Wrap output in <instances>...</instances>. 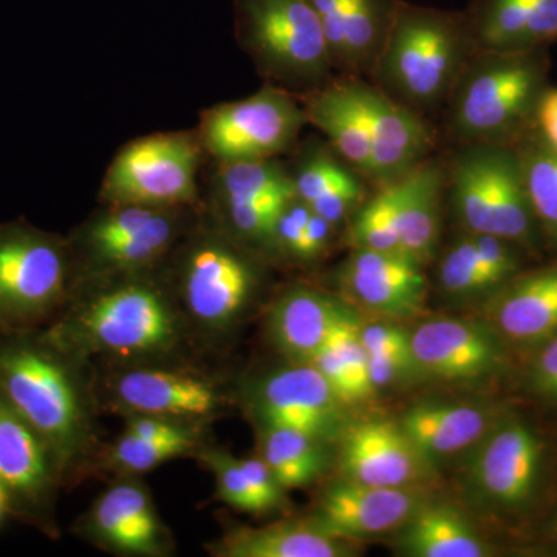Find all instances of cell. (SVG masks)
<instances>
[{
  "label": "cell",
  "instance_id": "32",
  "mask_svg": "<svg viewBox=\"0 0 557 557\" xmlns=\"http://www.w3.org/2000/svg\"><path fill=\"white\" fill-rule=\"evenodd\" d=\"M307 121L329 139L330 148L362 178L373 182V153L368 134L355 110L344 100L333 79L324 87L298 95Z\"/></svg>",
  "mask_w": 557,
  "mask_h": 557
},
{
  "label": "cell",
  "instance_id": "4",
  "mask_svg": "<svg viewBox=\"0 0 557 557\" xmlns=\"http://www.w3.org/2000/svg\"><path fill=\"white\" fill-rule=\"evenodd\" d=\"M548 76L547 49L475 51L445 106L450 137L515 146L536 129Z\"/></svg>",
  "mask_w": 557,
  "mask_h": 557
},
{
  "label": "cell",
  "instance_id": "11",
  "mask_svg": "<svg viewBox=\"0 0 557 557\" xmlns=\"http://www.w3.org/2000/svg\"><path fill=\"white\" fill-rule=\"evenodd\" d=\"M200 138L170 132L138 138L113 159L102 183L108 203L180 209L197 199Z\"/></svg>",
  "mask_w": 557,
  "mask_h": 557
},
{
  "label": "cell",
  "instance_id": "37",
  "mask_svg": "<svg viewBox=\"0 0 557 557\" xmlns=\"http://www.w3.org/2000/svg\"><path fill=\"white\" fill-rule=\"evenodd\" d=\"M180 457H189V454L177 446L161 445L123 431L115 442L110 445L106 443L98 460L97 475L110 474L113 478L141 475L143 478L146 472Z\"/></svg>",
  "mask_w": 557,
  "mask_h": 557
},
{
  "label": "cell",
  "instance_id": "24",
  "mask_svg": "<svg viewBox=\"0 0 557 557\" xmlns=\"http://www.w3.org/2000/svg\"><path fill=\"white\" fill-rule=\"evenodd\" d=\"M348 311L346 304L327 293L309 285H292L270 304L267 333L287 361L310 364Z\"/></svg>",
  "mask_w": 557,
  "mask_h": 557
},
{
  "label": "cell",
  "instance_id": "39",
  "mask_svg": "<svg viewBox=\"0 0 557 557\" xmlns=\"http://www.w3.org/2000/svg\"><path fill=\"white\" fill-rule=\"evenodd\" d=\"M194 457L214 475L215 496L222 504L237 511L259 516L258 504L252 496L247 475L240 467L239 458L234 457L230 450L212 446L211 443L201 446Z\"/></svg>",
  "mask_w": 557,
  "mask_h": 557
},
{
  "label": "cell",
  "instance_id": "41",
  "mask_svg": "<svg viewBox=\"0 0 557 557\" xmlns=\"http://www.w3.org/2000/svg\"><path fill=\"white\" fill-rule=\"evenodd\" d=\"M313 211L298 197L289 200L274 225L273 237H271V255L288 256L295 259L296 249L299 247L300 237L306 231L307 223Z\"/></svg>",
  "mask_w": 557,
  "mask_h": 557
},
{
  "label": "cell",
  "instance_id": "18",
  "mask_svg": "<svg viewBox=\"0 0 557 557\" xmlns=\"http://www.w3.org/2000/svg\"><path fill=\"white\" fill-rule=\"evenodd\" d=\"M544 445L520 420L497 421L474 446L468 479L493 507L520 509L533 500L541 480Z\"/></svg>",
  "mask_w": 557,
  "mask_h": 557
},
{
  "label": "cell",
  "instance_id": "44",
  "mask_svg": "<svg viewBox=\"0 0 557 557\" xmlns=\"http://www.w3.org/2000/svg\"><path fill=\"white\" fill-rule=\"evenodd\" d=\"M336 226L322 219L321 215L311 214L309 223H307L306 231L300 237L299 247L296 249L295 259L309 262L324 255L325 249L329 248L330 240H332L333 231Z\"/></svg>",
  "mask_w": 557,
  "mask_h": 557
},
{
  "label": "cell",
  "instance_id": "22",
  "mask_svg": "<svg viewBox=\"0 0 557 557\" xmlns=\"http://www.w3.org/2000/svg\"><path fill=\"white\" fill-rule=\"evenodd\" d=\"M410 344L420 372L446 381L483 379L502 366L496 333L480 322H424L410 333Z\"/></svg>",
  "mask_w": 557,
  "mask_h": 557
},
{
  "label": "cell",
  "instance_id": "7",
  "mask_svg": "<svg viewBox=\"0 0 557 557\" xmlns=\"http://www.w3.org/2000/svg\"><path fill=\"white\" fill-rule=\"evenodd\" d=\"M73 288L67 239L25 220L0 225V332L46 329Z\"/></svg>",
  "mask_w": 557,
  "mask_h": 557
},
{
  "label": "cell",
  "instance_id": "38",
  "mask_svg": "<svg viewBox=\"0 0 557 557\" xmlns=\"http://www.w3.org/2000/svg\"><path fill=\"white\" fill-rule=\"evenodd\" d=\"M348 242L351 248L401 252L395 230L394 189L391 183L380 186L379 193L372 199L362 201L361 207L354 212Z\"/></svg>",
  "mask_w": 557,
  "mask_h": 557
},
{
  "label": "cell",
  "instance_id": "12",
  "mask_svg": "<svg viewBox=\"0 0 557 557\" xmlns=\"http://www.w3.org/2000/svg\"><path fill=\"white\" fill-rule=\"evenodd\" d=\"M306 124L298 95L270 83L251 97L209 109L199 138L220 163L270 160L292 148Z\"/></svg>",
  "mask_w": 557,
  "mask_h": 557
},
{
  "label": "cell",
  "instance_id": "14",
  "mask_svg": "<svg viewBox=\"0 0 557 557\" xmlns=\"http://www.w3.org/2000/svg\"><path fill=\"white\" fill-rule=\"evenodd\" d=\"M240 401L256 428H285L324 443L339 440L344 401L313 364L292 362L247 384Z\"/></svg>",
  "mask_w": 557,
  "mask_h": 557
},
{
  "label": "cell",
  "instance_id": "5",
  "mask_svg": "<svg viewBox=\"0 0 557 557\" xmlns=\"http://www.w3.org/2000/svg\"><path fill=\"white\" fill-rule=\"evenodd\" d=\"M247 249L219 226L194 234L180 252L172 287L200 355L219 350L255 304L260 273Z\"/></svg>",
  "mask_w": 557,
  "mask_h": 557
},
{
  "label": "cell",
  "instance_id": "9",
  "mask_svg": "<svg viewBox=\"0 0 557 557\" xmlns=\"http://www.w3.org/2000/svg\"><path fill=\"white\" fill-rule=\"evenodd\" d=\"M101 412L150 416L211 428L225 416L230 388L199 362L94 366Z\"/></svg>",
  "mask_w": 557,
  "mask_h": 557
},
{
  "label": "cell",
  "instance_id": "2",
  "mask_svg": "<svg viewBox=\"0 0 557 557\" xmlns=\"http://www.w3.org/2000/svg\"><path fill=\"white\" fill-rule=\"evenodd\" d=\"M0 395L49 443L65 490L97 475L106 443L90 362L54 344L44 329L0 332Z\"/></svg>",
  "mask_w": 557,
  "mask_h": 557
},
{
  "label": "cell",
  "instance_id": "1",
  "mask_svg": "<svg viewBox=\"0 0 557 557\" xmlns=\"http://www.w3.org/2000/svg\"><path fill=\"white\" fill-rule=\"evenodd\" d=\"M156 271L76 285L44 332L91 366L199 362L172 282Z\"/></svg>",
  "mask_w": 557,
  "mask_h": 557
},
{
  "label": "cell",
  "instance_id": "17",
  "mask_svg": "<svg viewBox=\"0 0 557 557\" xmlns=\"http://www.w3.org/2000/svg\"><path fill=\"white\" fill-rule=\"evenodd\" d=\"M295 197L292 174L274 159L220 163V228L247 248L269 252L278 214Z\"/></svg>",
  "mask_w": 557,
  "mask_h": 557
},
{
  "label": "cell",
  "instance_id": "35",
  "mask_svg": "<svg viewBox=\"0 0 557 557\" xmlns=\"http://www.w3.org/2000/svg\"><path fill=\"white\" fill-rule=\"evenodd\" d=\"M539 231L557 244V152L536 129L515 145Z\"/></svg>",
  "mask_w": 557,
  "mask_h": 557
},
{
  "label": "cell",
  "instance_id": "45",
  "mask_svg": "<svg viewBox=\"0 0 557 557\" xmlns=\"http://www.w3.org/2000/svg\"><path fill=\"white\" fill-rule=\"evenodd\" d=\"M533 384L539 394L557 399V335L544 344L534 362Z\"/></svg>",
  "mask_w": 557,
  "mask_h": 557
},
{
  "label": "cell",
  "instance_id": "28",
  "mask_svg": "<svg viewBox=\"0 0 557 557\" xmlns=\"http://www.w3.org/2000/svg\"><path fill=\"white\" fill-rule=\"evenodd\" d=\"M205 548L214 557H346L355 552L350 541L329 533L311 516L260 528L233 527Z\"/></svg>",
  "mask_w": 557,
  "mask_h": 557
},
{
  "label": "cell",
  "instance_id": "19",
  "mask_svg": "<svg viewBox=\"0 0 557 557\" xmlns=\"http://www.w3.org/2000/svg\"><path fill=\"white\" fill-rule=\"evenodd\" d=\"M344 78H370L386 44L399 0H307Z\"/></svg>",
  "mask_w": 557,
  "mask_h": 557
},
{
  "label": "cell",
  "instance_id": "43",
  "mask_svg": "<svg viewBox=\"0 0 557 557\" xmlns=\"http://www.w3.org/2000/svg\"><path fill=\"white\" fill-rule=\"evenodd\" d=\"M368 355L410 347V333L392 324H369L359 329Z\"/></svg>",
  "mask_w": 557,
  "mask_h": 557
},
{
  "label": "cell",
  "instance_id": "34",
  "mask_svg": "<svg viewBox=\"0 0 557 557\" xmlns=\"http://www.w3.org/2000/svg\"><path fill=\"white\" fill-rule=\"evenodd\" d=\"M258 429L259 457L285 490L317 482L329 469L327 443L285 428Z\"/></svg>",
  "mask_w": 557,
  "mask_h": 557
},
{
  "label": "cell",
  "instance_id": "16",
  "mask_svg": "<svg viewBox=\"0 0 557 557\" xmlns=\"http://www.w3.org/2000/svg\"><path fill=\"white\" fill-rule=\"evenodd\" d=\"M73 533L121 557H171L175 542L141 475H119L95 498Z\"/></svg>",
  "mask_w": 557,
  "mask_h": 557
},
{
  "label": "cell",
  "instance_id": "6",
  "mask_svg": "<svg viewBox=\"0 0 557 557\" xmlns=\"http://www.w3.org/2000/svg\"><path fill=\"white\" fill-rule=\"evenodd\" d=\"M445 172L454 209L467 233L496 236L519 248L533 247L539 226L515 146L458 145Z\"/></svg>",
  "mask_w": 557,
  "mask_h": 557
},
{
  "label": "cell",
  "instance_id": "8",
  "mask_svg": "<svg viewBox=\"0 0 557 557\" xmlns=\"http://www.w3.org/2000/svg\"><path fill=\"white\" fill-rule=\"evenodd\" d=\"M236 35L271 84L307 94L335 78L327 40L307 0H236Z\"/></svg>",
  "mask_w": 557,
  "mask_h": 557
},
{
  "label": "cell",
  "instance_id": "20",
  "mask_svg": "<svg viewBox=\"0 0 557 557\" xmlns=\"http://www.w3.org/2000/svg\"><path fill=\"white\" fill-rule=\"evenodd\" d=\"M339 463L346 479L372 486L413 487L431 474V461L394 421L369 420L341 434Z\"/></svg>",
  "mask_w": 557,
  "mask_h": 557
},
{
  "label": "cell",
  "instance_id": "10",
  "mask_svg": "<svg viewBox=\"0 0 557 557\" xmlns=\"http://www.w3.org/2000/svg\"><path fill=\"white\" fill-rule=\"evenodd\" d=\"M182 211L109 203L67 239L75 287L95 278L159 269L185 233Z\"/></svg>",
  "mask_w": 557,
  "mask_h": 557
},
{
  "label": "cell",
  "instance_id": "27",
  "mask_svg": "<svg viewBox=\"0 0 557 557\" xmlns=\"http://www.w3.org/2000/svg\"><path fill=\"white\" fill-rule=\"evenodd\" d=\"M491 319L518 344H545L557 335V263L516 274L493 293Z\"/></svg>",
  "mask_w": 557,
  "mask_h": 557
},
{
  "label": "cell",
  "instance_id": "46",
  "mask_svg": "<svg viewBox=\"0 0 557 557\" xmlns=\"http://www.w3.org/2000/svg\"><path fill=\"white\" fill-rule=\"evenodd\" d=\"M536 132L557 152V87L549 86L539 102Z\"/></svg>",
  "mask_w": 557,
  "mask_h": 557
},
{
  "label": "cell",
  "instance_id": "31",
  "mask_svg": "<svg viewBox=\"0 0 557 557\" xmlns=\"http://www.w3.org/2000/svg\"><path fill=\"white\" fill-rule=\"evenodd\" d=\"M399 549L412 557H485L491 547L458 509L423 504L401 527Z\"/></svg>",
  "mask_w": 557,
  "mask_h": 557
},
{
  "label": "cell",
  "instance_id": "36",
  "mask_svg": "<svg viewBox=\"0 0 557 557\" xmlns=\"http://www.w3.org/2000/svg\"><path fill=\"white\" fill-rule=\"evenodd\" d=\"M440 287L458 299L496 293L505 282L494 273L480 251L475 234L467 233L450 245L440 260Z\"/></svg>",
  "mask_w": 557,
  "mask_h": 557
},
{
  "label": "cell",
  "instance_id": "13",
  "mask_svg": "<svg viewBox=\"0 0 557 557\" xmlns=\"http://www.w3.org/2000/svg\"><path fill=\"white\" fill-rule=\"evenodd\" d=\"M0 487L11 518L60 539L58 502L65 490L58 458L42 435L0 395Z\"/></svg>",
  "mask_w": 557,
  "mask_h": 557
},
{
  "label": "cell",
  "instance_id": "33",
  "mask_svg": "<svg viewBox=\"0 0 557 557\" xmlns=\"http://www.w3.org/2000/svg\"><path fill=\"white\" fill-rule=\"evenodd\" d=\"M359 329L361 324L354 311H348L310 362L325 376L344 405L368 399L376 391L370 380L368 351L362 346Z\"/></svg>",
  "mask_w": 557,
  "mask_h": 557
},
{
  "label": "cell",
  "instance_id": "40",
  "mask_svg": "<svg viewBox=\"0 0 557 557\" xmlns=\"http://www.w3.org/2000/svg\"><path fill=\"white\" fill-rule=\"evenodd\" d=\"M239 461L258 504L259 516L282 511L288 507V498L285 496L287 490L278 483L276 475L262 458H239Z\"/></svg>",
  "mask_w": 557,
  "mask_h": 557
},
{
  "label": "cell",
  "instance_id": "15",
  "mask_svg": "<svg viewBox=\"0 0 557 557\" xmlns=\"http://www.w3.org/2000/svg\"><path fill=\"white\" fill-rule=\"evenodd\" d=\"M333 84L368 134L375 168L372 183L379 188L431 159L435 134L426 116L388 97L372 81L341 76Z\"/></svg>",
  "mask_w": 557,
  "mask_h": 557
},
{
  "label": "cell",
  "instance_id": "23",
  "mask_svg": "<svg viewBox=\"0 0 557 557\" xmlns=\"http://www.w3.org/2000/svg\"><path fill=\"white\" fill-rule=\"evenodd\" d=\"M341 287L376 313L409 317L426 298L423 265L401 252L354 248L339 271Z\"/></svg>",
  "mask_w": 557,
  "mask_h": 557
},
{
  "label": "cell",
  "instance_id": "26",
  "mask_svg": "<svg viewBox=\"0 0 557 557\" xmlns=\"http://www.w3.org/2000/svg\"><path fill=\"white\" fill-rule=\"evenodd\" d=\"M391 185L399 251L424 267L434 258L438 247L442 196L446 186L445 164L431 157Z\"/></svg>",
  "mask_w": 557,
  "mask_h": 557
},
{
  "label": "cell",
  "instance_id": "47",
  "mask_svg": "<svg viewBox=\"0 0 557 557\" xmlns=\"http://www.w3.org/2000/svg\"><path fill=\"white\" fill-rule=\"evenodd\" d=\"M7 516H10L9 500H7L5 493L0 487V523L3 522Z\"/></svg>",
  "mask_w": 557,
  "mask_h": 557
},
{
  "label": "cell",
  "instance_id": "21",
  "mask_svg": "<svg viewBox=\"0 0 557 557\" xmlns=\"http://www.w3.org/2000/svg\"><path fill=\"white\" fill-rule=\"evenodd\" d=\"M423 502L413 487L372 486L344 479L322 493L311 518L329 533L355 541L401 528Z\"/></svg>",
  "mask_w": 557,
  "mask_h": 557
},
{
  "label": "cell",
  "instance_id": "25",
  "mask_svg": "<svg viewBox=\"0 0 557 557\" xmlns=\"http://www.w3.org/2000/svg\"><path fill=\"white\" fill-rule=\"evenodd\" d=\"M463 13L478 50L548 49L557 40V0H471Z\"/></svg>",
  "mask_w": 557,
  "mask_h": 557
},
{
  "label": "cell",
  "instance_id": "3",
  "mask_svg": "<svg viewBox=\"0 0 557 557\" xmlns=\"http://www.w3.org/2000/svg\"><path fill=\"white\" fill-rule=\"evenodd\" d=\"M475 51L463 11L399 0L370 81L388 97L426 116L445 108Z\"/></svg>",
  "mask_w": 557,
  "mask_h": 557
},
{
  "label": "cell",
  "instance_id": "42",
  "mask_svg": "<svg viewBox=\"0 0 557 557\" xmlns=\"http://www.w3.org/2000/svg\"><path fill=\"white\" fill-rule=\"evenodd\" d=\"M369 373L373 386H388L403 379L418 375L416 357H413L412 344L408 348H395V350L380 351L368 355Z\"/></svg>",
  "mask_w": 557,
  "mask_h": 557
},
{
  "label": "cell",
  "instance_id": "29",
  "mask_svg": "<svg viewBox=\"0 0 557 557\" xmlns=\"http://www.w3.org/2000/svg\"><path fill=\"white\" fill-rule=\"evenodd\" d=\"M289 174L296 197L332 225H341L366 200L364 178L330 145L307 146Z\"/></svg>",
  "mask_w": 557,
  "mask_h": 557
},
{
  "label": "cell",
  "instance_id": "30",
  "mask_svg": "<svg viewBox=\"0 0 557 557\" xmlns=\"http://www.w3.org/2000/svg\"><path fill=\"white\" fill-rule=\"evenodd\" d=\"M490 410L471 405H428L410 408L398 421L405 434L426 460L456 456L485 437L496 424Z\"/></svg>",
  "mask_w": 557,
  "mask_h": 557
}]
</instances>
